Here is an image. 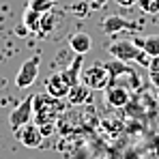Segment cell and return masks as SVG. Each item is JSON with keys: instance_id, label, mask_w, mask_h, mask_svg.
<instances>
[{"instance_id": "cell-18", "label": "cell", "mask_w": 159, "mask_h": 159, "mask_svg": "<svg viewBox=\"0 0 159 159\" xmlns=\"http://www.w3.org/2000/svg\"><path fill=\"white\" fill-rule=\"evenodd\" d=\"M138 7H140L144 13H148V15L159 13V0H138Z\"/></svg>"}, {"instance_id": "cell-14", "label": "cell", "mask_w": 159, "mask_h": 159, "mask_svg": "<svg viewBox=\"0 0 159 159\" xmlns=\"http://www.w3.org/2000/svg\"><path fill=\"white\" fill-rule=\"evenodd\" d=\"M133 43H135L142 52H146L151 58H157V56H159V34L138 37V39H133Z\"/></svg>"}, {"instance_id": "cell-1", "label": "cell", "mask_w": 159, "mask_h": 159, "mask_svg": "<svg viewBox=\"0 0 159 159\" xmlns=\"http://www.w3.org/2000/svg\"><path fill=\"white\" fill-rule=\"evenodd\" d=\"M60 99H56L52 95H37L34 101H32V107H34V123L41 127L43 135H50L56 127V118L60 114Z\"/></svg>"}, {"instance_id": "cell-6", "label": "cell", "mask_w": 159, "mask_h": 159, "mask_svg": "<svg viewBox=\"0 0 159 159\" xmlns=\"http://www.w3.org/2000/svg\"><path fill=\"white\" fill-rule=\"evenodd\" d=\"M17 133H20V142H22L26 148H39L41 142H43V131H41V127H39L34 120L28 123V125H24Z\"/></svg>"}, {"instance_id": "cell-13", "label": "cell", "mask_w": 159, "mask_h": 159, "mask_svg": "<svg viewBox=\"0 0 159 159\" xmlns=\"http://www.w3.org/2000/svg\"><path fill=\"white\" fill-rule=\"evenodd\" d=\"M41 22H43V13H39V11L26 7L24 17H22V24L28 28L30 34H41Z\"/></svg>"}, {"instance_id": "cell-8", "label": "cell", "mask_w": 159, "mask_h": 159, "mask_svg": "<svg viewBox=\"0 0 159 159\" xmlns=\"http://www.w3.org/2000/svg\"><path fill=\"white\" fill-rule=\"evenodd\" d=\"M90 99H93V90H90L82 80H80L75 86L69 88L67 101H69L71 106H84V103H90Z\"/></svg>"}, {"instance_id": "cell-16", "label": "cell", "mask_w": 159, "mask_h": 159, "mask_svg": "<svg viewBox=\"0 0 159 159\" xmlns=\"http://www.w3.org/2000/svg\"><path fill=\"white\" fill-rule=\"evenodd\" d=\"M90 2H86V0H75L71 7H69V11L75 15V17H86L88 13H90Z\"/></svg>"}, {"instance_id": "cell-4", "label": "cell", "mask_w": 159, "mask_h": 159, "mask_svg": "<svg viewBox=\"0 0 159 159\" xmlns=\"http://www.w3.org/2000/svg\"><path fill=\"white\" fill-rule=\"evenodd\" d=\"M32 101H34V97H26L20 106H15L11 110V114H9V127H11L13 131H20L24 125L32 123V118H34Z\"/></svg>"}, {"instance_id": "cell-19", "label": "cell", "mask_w": 159, "mask_h": 159, "mask_svg": "<svg viewBox=\"0 0 159 159\" xmlns=\"http://www.w3.org/2000/svg\"><path fill=\"white\" fill-rule=\"evenodd\" d=\"M116 4H120L125 9H131L133 4H138V0H116Z\"/></svg>"}, {"instance_id": "cell-20", "label": "cell", "mask_w": 159, "mask_h": 159, "mask_svg": "<svg viewBox=\"0 0 159 159\" xmlns=\"http://www.w3.org/2000/svg\"><path fill=\"white\" fill-rule=\"evenodd\" d=\"M88 2H90V7H93V9H99V7H103V4H106L107 0H88Z\"/></svg>"}, {"instance_id": "cell-7", "label": "cell", "mask_w": 159, "mask_h": 159, "mask_svg": "<svg viewBox=\"0 0 159 159\" xmlns=\"http://www.w3.org/2000/svg\"><path fill=\"white\" fill-rule=\"evenodd\" d=\"M106 103L114 110H120L129 103V90L120 84H110L106 88Z\"/></svg>"}, {"instance_id": "cell-10", "label": "cell", "mask_w": 159, "mask_h": 159, "mask_svg": "<svg viewBox=\"0 0 159 159\" xmlns=\"http://www.w3.org/2000/svg\"><path fill=\"white\" fill-rule=\"evenodd\" d=\"M82 65H84V58L80 56V54H75V58H73V62L67 67V69H62V71H58L60 75H62V80L69 84V86H75L80 80H82Z\"/></svg>"}, {"instance_id": "cell-2", "label": "cell", "mask_w": 159, "mask_h": 159, "mask_svg": "<svg viewBox=\"0 0 159 159\" xmlns=\"http://www.w3.org/2000/svg\"><path fill=\"white\" fill-rule=\"evenodd\" d=\"M110 56L114 60H120V62H138L142 67H151V56L146 52H142L133 41L129 39H123V41H114L110 48H107Z\"/></svg>"}, {"instance_id": "cell-17", "label": "cell", "mask_w": 159, "mask_h": 159, "mask_svg": "<svg viewBox=\"0 0 159 159\" xmlns=\"http://www.w3.org/2000/svg\"><path fill=\"white\" fill-rule=\"evenodd\" d=\"M28 7L34 9V11H39V13H50V11H54L56 2L54 0H30Z\"/></svg>"}, {"instance_id": "cell-5", "label": "cell", "mask_w": 159, "mask_h": 159, "mask_svg": "<svg viewBox=\"0 0 159 159\" xmlns=\"http://www.w3.org/2000/svg\"><path fill=\"white\" fill-rule=\"evenodd\" d=\"M39 67H41V56H32V58L24 60L20 71H17V75H15V86L17 88H30L37 82Z\"/></svg>"}, {"instance_id": "cell-9", "label": "cell", "mask_w": 159, "mask_h": 159, "mask_svg": "<svg viewBox=\"0 0 159 159\" xmlns=\"http://www.w3.org/2000/svg\"><path fill=\"white\" fill-rule=\"evenodd\" d=\"M69 88H71V86L62 80L60 73H52V75L48 78V82H45L48 95H52V97H56V99H65V97L69 95Z\"/></svg>"}, {"instance_id": "cell-3", "label": "cell", "mask_w": 159, "mask_h": 159, "mask_svg": "<svg viewBox=\"0 0 159 159\" xmlns=\"http://www.w3.org/2000/svg\"><path fill=\"white\" fill-rule=\"evenodd\" d=\"M110 80H112L110 69L106 65H99V62H95V65H90L82 71V82L90 90H106L110 86Z\"/></svg>"}, {"instance_id": "cell-15", "label": "cell", "mask_w": 159, "mask_h": 159, "mask_svg": "<svg viewBox=\"0 0 159 159\" xmlns=\"http://www.w3.org/2000/svg\"><path fill=\"white\" fill-rule=\"evenodd\" d=\"M56 22H58V17H56V11L43 13V22H41V37H45V34H52V30L56 28Z\"/></svg>"}, {"instance_id": "cell-12", "label": "cell", "mask_w": 159, "mask_h": 159, "mask_svg": "<svg viewBox=\"0 0 159 159\" xmlns=\"http://www.w3.org/2000/svg\"><path fill=\"white\" fill-rule=\"evenodd\" d=\"M69 48H71L75 54L84 56V54L90 52L93 39H90V34H86V32H73V34L69 37Z\"/></svg>"}, {"instance_id": "cell-11", "label": "cell", "mask_w": 159, "mask_h": 159, "mask_svg": "<svg viewBox=\"0 0 159 159\" xmlns=\"http://www.w3.org/2000/svg\"><path fill=\"white\" fill-rule=\"evenodd\" d=\"M131 28H133V24L129 20L120 17V15H107L101 22V30L106 34H114V32H120V30H131Z\"/></svg>"}]
</instances>
